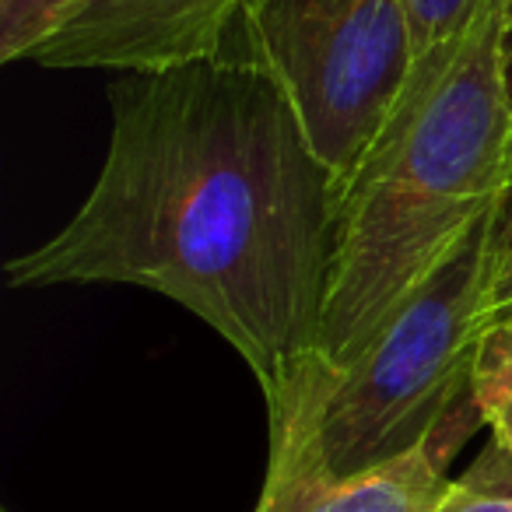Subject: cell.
<instances>
[{
    "instance_id": "cell-1",
    "label": "cell",
    "mask_w": 512,
    "mask_h": 512,
    "mask_svg": "<svg viewBox=\"0 0 512 512\" xmlns=\"http://www.w3.org/2000/svg\"><path fill=\"white\" fill-rule=\"evenodd\" d=\"M78 211L11 288L134 285L204 320L264 400L316 348L337 186L285 95L239 53L127 74Z\"/></svg>"
},
{
    "instance_id": "cell-2",
    "label": "cell",
    "mask_w": 512,
    "mask_h": 512,
    "mask_svg": "<svg viewBox=\"0 0 512 512\" xmlns=\"http://www.w3.org/2000/svg\"><path fill=\"white\" fill-rule=\"evenodd\" d=\"M505 11L414 64L390 123L337 193L313 358L348 365L512 200Z\"/></svg>"
},
{
    "instance_id": "cell-3",
    "label": "cell",
    "mask_w": 512,
    "mask_h": 512,
    "mask_svg": "<svg viewBox=\"0 0 512 512\" xmlns=\"http://www.w3.org/2000/svg\"><path fill=\"white\" fill-rule=\"evenodd\" d=\"M512 200L481 221L467 246L348 365L306 355L264 400L271 456L260 498L344 481L439 439L488 327L498 320L502 232Z\"/></svg>"
},
{
    "instance_id": "cell-4",
    "label": "cell",
    "mask_w": 512,
    "mask_h": 512,
    "mask_svg": "<svg viewBox=\"0 0 512 512\" xmlns=\"http://www.w3.org/2000/svg\"><path fill=\"white\" fill-rule=\"evenodd\" d=\"M232 36L288 99L341 193L411 81L407 0H242Z\"/></svg>"
},
{
    "instance_id": "cell-5",
    "label": "cell",
    "mask_w": 512,
    "mask_h": 512,
    "mask_svg": "<svg viewBox=\"0 0 512 512\" xmlns=\"http://www.w3.org/2000/svg\"><path fill=\"white\" fill-rule=\"evenodd\" d=\"M242 0H81L36 50L50 71L144 74L228 53Z\"/></svg>"
},
{
    "instance_id": "cell-6",
    "label": "cell",
    "mask_w": 512,
    "mask_h": 512,
    "mask_svg": "<svg viewBox=\"0 0 512 512\" xmlns=\"http://www.w3.org/2000/svg\"><path fill=\"white\" fill-rule=\"evenodd\" d=\"M442 460L446 456L439 442H421L397 460H386L344 481L288 498H260L253 512H435L449 484Z\"/></svg>"
},
{
    "instance_id": "cell-7",
    "label": "cell",
    "mask_w": 512,
    "mask_h": 512,
    "mask_svg": "<svg viewBox=\"0 0 512 512\" xmlns=\"http://www.w3.org/2000/svg\"><path fill=\"white\" fill-rule=\"evenodd\" d=\"M470 404L498 453L512 460V316H498L484 334L470 376Z\"/></svg>"
},
{
    "instance_id": "cell-8",
    "label": "cell",
    "mask_w": 512,
    "mask_h": 512,
    "mask_svg": "<svg viewBox=\"0 0 512 512\" xmlns=\"http://www.w3.org/2000/svg\"><path fill=\"white\" fill-rule=\"evenodd\" d=\"M81 0H0V60H32Z\"/></svg>"
},
{
    "instance_id": "cell-9",
    "label": "cell",
    "mask_w": 512,
    "mask_h": 512,
    "mask_svg": "<svg viewBox=\"0 0 512 512\" xmlns=\"http://www.w3.org/2000/svg\"><path fill=\"white\" fill-rule=\"evenodd\" d=\"M495 4H502V0H407L414 29V64L460 39Z\"/></svg>"
},
{
    "instance_id": "cell-10",
    "label": "cell",
    "mask_w": 512,
    "mask_h": 512,
    "mask_svg": "<svg viewBox=\"0 0 512 512\" xmlns=\"http://www.w3.org/2000/svg\"><path fill=\"white\" fill-rule=\"evenodd\" d=\"M435 512H512L509 470H470L463 481H449Z\"/></svg>"
},
{
    "instance_id": "cell-11",
    "label": "cell",
    "mask_w": 512,
    "mask_h": 512,
    "mask_svg": "<svg viewBox=\"0 0 512 512\" xmlns=\"http://www.w3.org/2000/svg\"><path fill=\"white\" fill-rule=\"evenodd\" d=\"M512 306V211L502 232V267H498V313Z\"/></svg>"
},
{
    "instance_id": "cell-12",
    "label": "cell",
    "mask_w": 512,
    "mask_h": 512,
    "mask_svg": "<svg viewBox=\"0 0 512 512\" xmlns=\"http://www.w3.org/2000/svg\"><path fill=\"white\" fill-rule=\"evenodd\" d=\"M502 46H505V74H509V92H512V0H509V11H505Z\"/></svg>"
},
{
    "instance_id": "cell-13",
    "label": "cell",
    "mask_w": 512,
    "mask_h": 512,
    "mask_svg": "<svg viewBox=\"0 0 512 512\" xmlns=\"http://www.w3.org/2000/svg\"><path fill=\"white\" fill-rule=\"evenodd\" d=\"M498 316H512V306H505V309H502V313H498Z\"/></svg>"
}]
</instances>
